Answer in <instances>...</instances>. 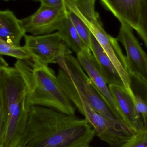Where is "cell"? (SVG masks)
Returning <instances> with one entry per match:
<instances>
[{"label":"cell","instance_id":"6da1fadb","mask_svg":"<svg viewBox=\"0 0 147 147\" xmlns=\"http://www.w3.org/2000/svg\"><path fill=\"white\" fill-rule=\"evenodd\" d=\"M95 129L85 118L53 109L33 106L20 145L25 147H83L90 146Z\"/></svg>","mask_w":147,"mask_h":147},{"label":"cell","instance_id":"7a4b0ae2","mask_svg":"<svg viewBox=\"0 0 147 147\" xmlns=\"http://www.w3.org/2000/svg\"><path fill=\"white\" fill-rule=\"evenodd\" d=\"M14 67L21 74L26 85V107L28 110L32 106H41L75 115L76 108L48 66L17 59Z\"/></svg>","mask_w":147,"mask_h":147},{"label":"cell","instance_id":"3957f363","mask_svg":"<svg viewBox=\"0 0 147 147\" xmlns=\"http://www.w3.org/2000/svg\"><path fill=\"white\" fill-rule=\"evenodd\" d=\"M27 88L21 74L15 67L9 66L1 57L0 123L17 126L27 117L26 107Z\"/></svg>","mask_w":147,"mask_h":147},{"label":"cell","instance_id":"277c9868","mask_svg":"<svg viewBox=\"0 0 147 147\" xmlns=\"http://www.w3.org/2000/svg\"><path fill=\"white\" fill-rule=\"evenodd\" d=\"M56 63L68 74L77 90L97 112L128 130L111 109L72 53L62 56L58 59Z\"/></svg>","mask_w":147,"mask_h":147},{"label":"cell","instance_id":"5b68a950","mask_svg":"<svg viewBox=\"0 0 147 147\" xmlns=\"http://www.w3.org/2000/svg\"><path fill=\"white\" fill-rule=\"evenodd\" d=\"M121 23L135 30L147 48V0H100Z\"/></svg>","mask_w":147,"mask_h":147},{"label":"cell","instance_id":"8992f818","mask_svg":"<svg viewBox=\"0 0 147 147\" xmlns=\"http://www.w3.org/2000/svg\"><path fill=\"white\" fill-rule=\"evenodd\" d=\"M25 45L32 58V61L48 66L56 63L60 57L72 53L59 32L40 35H26Z\"/></svg>","mask_w":147,"mask_h":147},{"label":"cell","instance_id":"52a82bcc","mask_svg":"<svg viewBox=\"0 0 147 147\" xmlns=\"http://www.w3.org/2000/svg\"><path fill=\"white\" fill-rule=\"evenodd\" d=\"M76 106L93 127L96 135L110 146H121L133 135L127 129L97 112L83 98L77 99Z\"/></svg>","mask_w":147,"mask_h":147},{"label":"cell","instance_id":"ba28073f","mask_svg":"<svg viewBox=\"0 0 147 147\" xmlns=\"http://www.w3.org/2000/svg\"><path fill=\"white\" fill-rule=\"evenodd\" d=\"M82 21L110 59L120 74L125 88L133 98L134 93L131 86L130 75L127 71L126 56L123 53L117 38H113L105 32L99 20L92 21Z\"/></svg>","mask_w":147,"mask_h":147},{"label":"cell","instance_id":"9c48e42d","mask_svg":"<svg viewBox=\"0 0 147 147\" xmlns=\"http://www.w3.org/2000/svg\"><path fill=\"white\" fill-rule=\"evenodd\" d=\"M117 39L126 50L127 71L129 75L147 84V54L135 36L133 29L121 23Z\"/></svg>","mask_w":147,"mask_h":147},{"label":"cell","instance_id":"30bf717a","mask_svg":"<svg viewBox=\"0 0 147 147\" xmlns=\"http://www.w3.org/2000/svg\"><path fill=\"white\" fill-rule=\"evenodd\" d=\"M68 11L41 4L34 13L19 21L26 33L33 35L49 34L58 31Z\"/></svg>","mask_w":147,"mask_h":147},{"label":"cell","instance_id":"8fae6325","mask_svg":"<svg viewBox=\"0 0 147 147\" xmlns=\"http://www.w3.org/2000/svg\"><path fill=\"white\" fill-rule=\"evenodd\" d=\"M109 88L117 106V114L129 130L133 134L142 129L140 116L136 111L133 98L125 87L109 85Z\"/></svg>","mask_w":147,"mask_h":147},{"label":"cell","instance_id":"7c38bea8","mask_svg":"<svg viewBox=\"0 0 147 147\" xmlns=\"http://www.w3.org/2000/svg\"><path fill=\"white\" fill-rule=\"evenodd\" d=\"M77 56L79 64L84 71L103 96L111 109L121 120L117 114V108L108 85L101 72L91 50L88 47H85L77 54Z\"/></svg>","mask_w":147,"mask_h":147},{"label":"cell","instance_id":"4fadbf2b","mask_svg":"<svg viewBox=\"0 0 147 147\" xmlns=\"http://www.w3.org/2000/svg\"><path fill=\"white\" fill-rule=\"evenodd\" d=\"M90 49L108 85H115L125 87L122 79L114 65L92 34Z\"/></svg>","mask_w":147,"mask_h":147},{"label":"cell","instance_id":"5bb4252c","mask_svg":"<svg viewBox=\"0 0 147 147\" xmlns=\"http://www.w3.org/2000/svg\"><path fill=\"white\" fill-rule=\"evenodd\" d=\"M26 32L14 13L7 9L0 11V39L10 45L20 46Z\"/></svg>","mask_w":147,"mask_h":147},{"label":"cell","instance_id":"9a60e30c","mask_svg":"<svg viewBox=\"0 0 147 147\" xmlns=\"http://www.w3.org/2000/svg\"><path fill=\"white\" fill-rule=\"evenodd\" d=\"M58 32H59L68 47L76 54H78L87 46L78 33L68 14L64 19Z\"/></svg>","mask_w":147,"mask_h":147},{"label":"cell","instance_id":"2e32d148","mask_svg":"<svg viewBox=\"0 0 147 147\" xmlns=\"http://www.w3.org/2000/svg\"><path fill=\"white\" fill-rule=\"evenodd\" d=\"M133 78L138 84L137 86L138 89L137 90L139 91L137 93L140 94L143 98H138L136 100L135 108L141 118L142 129L147 130V84Z\"/></svg>","mask_w":147,"mask_h":147},{"label":"cell","instance_id":"e0dca14e","mask_svg":"<svg viewBox=\"0 0 147 147\" xmlns=\"http://www.w3.org/2000/svg\"><path fill=\"white\" fill-rule=\"evenodd\" d=\"M0 54L24 61H32V58L24 46L10 45L0 39Z\"/></svg>","mask_w":147,"mask_h":147},{"label":"cell","instance_id":"ac0fdd59","mask_svg":"<svg viewBox=\"0 0 147 147\" xmlns=\"http://www.w3.org/2000/svg\"><path fill=\"white\" fill-rule=\"evenodd\" d=\"M68 14L81 38L85 45L90 48L91 33L89 28L74 12L69 9Z\"/></svg>","mask_w":147,"mask_h":147},{"label":"cell","instance_id":"d6986e66","mask_svg":"<svg viewBox=\"0 0 147 147\" xmlns=\"http://www.w3.org/2000/svg\"><path fill=\"white\" fill-rule=\"evenodd\" d=\"M119 147H147V130L142 129Z\"/></svg>","mask_w":147,"mask_h":147},{"label":"cell","instance_id":"ffe728a7","mask_svg":"<svg viewBox=\"0 0 147 147\" xmlns=\"http://www.w3.org/2000/svg\"><path fill=\"white\" fill-rule=\"evenodd\" d=\"M42 5L57 8L69 10L66 5V0H37Z\"/></svg>","mask_w":147,"mask_h":147},{"label":"cell","instance_id":"44dd1931","mask_svg":"<svg viewBox=\"0 0 147 147\" xmlns=\"http://www.w3.org/2000/svg\"><path fill=\"white\" fill-rule=\"evenodd\" d=\"M17 147H25L23 146H21V145H19V146H17Z\"/></svg>","mask_w":147,"mask_h":147},{"label":"cell","instance_id":"7402d4cb","mask_svg":"<svg viewBox=\"0 0 147 147\" xmlns=\"http://www.w3.org/2000/svg\"><path fill=\"white\" fill-rule=\"evenodd\" d=\"M83 147H91L90 146H88Z\"/></svg>","mask_w":147,"mask_h":147},{"label":"cell","instance_id":"603a6c76","mask_svg":"<svg viewBox=\"0 0 147 147\" xmlns=\"http://www.w3.org/2000/svg\"><path fill=\"white\" fill-rule=\"evenodd\" d=\"M4 1H9V0H4Z\"/></svg>","mask_w":147,"mask_h":147},{"label":"cell","instance_id":"cb8c5ba5","mask_svg":"<svg viewBox=\"0 0 147 147\" xmlns=\"http://www.w3.org/2000/svg\"><path fill=\"white\" fill-rule=\"evenodd\" d=\"M33 1H37V0H33Z\"/></svg>","mask_w":147,"mask_h":147}]
</instances>
